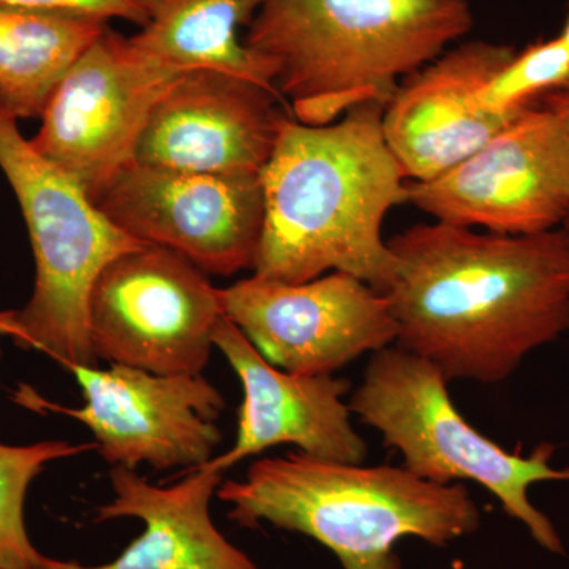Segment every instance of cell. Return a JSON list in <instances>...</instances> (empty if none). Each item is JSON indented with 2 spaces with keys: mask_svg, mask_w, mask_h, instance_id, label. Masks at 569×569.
<instances>
[{
  "mask_svg": "<svg viewBox=\"0 0 569 569\" xmlns=\"http://www.w3.org/2000/svg\"><path fill=\"white\" fill-rule=\"evenodd\" d=\"M473 22L468 0H263L244 44L271 67L296 121L328 126L359 104L387 107Z\"/></svg>",
  "mask_w": 569,
  "mask_h": 569,
  "instance_id": "3957f363",
  "label": "cell"
},
{
  "mask_svg": "<svg viewBox=\"0 0 569 569\" xmlns=\"http://www.w3.org/2000/svg\"><path fill=\"white\" fill-rule=\"evenodd\" d=\"M93 448L96 443L70 441H40L26 447L0 443V569H62L66 560L44 556L29 538L26 496L48 463Z\"/></svg>",
  "mask_w": 569,
  "mask_h": 569,
  "instance_id": "d6986e66",
  "label": "cell"
},
{
  "mask_svg": "<svg viewBox=\"0 0 569 569\" xmlns=\"http://www.w3.org/2000/svg\"><path fill=\"white\" fill-rule=\"evenodd\" d=\"M220 301L269 365L299 376H332L397 340L387 296L346 272L302 283L253 276L220 288Z\"/></svg>",
  "mask_w": 569,
  "mask_h": 569,
  "instance_id": "8fae6325",
  "label": "cell"
},
{
  "mask_svg": "<svg viewBox=\"0 0 569 569\" xmlns=\"http://www.w3.org/2000/svg\"><path fill=\"white\" fill-rule=\"evenodd\" d=\"M0 170L28 224L36 284L28 305L0 312V339L50 356L66 369L97 366L89 337V298L104 266L146 246L108 219L81 186L22 137L0 107Z\"/></svg>",
  "mask_w": 569,
  "mask_h": 569,
  "instance_id": "5b68a950",
  "label": "cell"
},
{
  "mask_svg": "<svg viewBox=\"0 0 569 569\" xmlns=\"http://www.w3.org/2000/svg\"><path fill=\"white\" fill-rule=\"evenodd\" d=\"M7 6L28 7V9L69 11L88 14L100 20H126L144 26L148 21L146 0H0Z\"/></svg>",
  "mask_w": 569,
  "mask_h": 569,
  "instance_id": "44dd1931",
  "label": "cell"
},
{
  "mask_svg": "<svg viewBox=\"0 0 569 569\" xmlns=\"http://www.w3.org/2000/svg\"><path fill=\"white\" fill-rule=\"evenodd\" d=\"M381 103L328 126L284 119L261 182L264 224L253 276L302 283L346 272L385 295L396 257L383 223L408 182L383 133Z\"/></svg>",
  "mask_w": 569,
  "mask_h": 569,
  "instance_id": "7a4b0ae2",
  "label": "cell"
},
{
  "mask_svg": "<svg viewBox=\"0 0 569 569\" xmlns=\"http://www.w3.org/2000/svg\"><path fill=\"white\" fill-rule=\"evenodd\" d=\"M212 342L241 380L244 400L233 447L201 467L223 475L241 460L280 445H295L317 459L365 462V438L356 432L350 407L343 402L350 391L347 380L299 376L269 365L224 316L216 326Z\"/></svg>",
  "mask_w": 569,
  "mask_h": 569,
  "instance_id": "9a60e30c",
  "label": "cell"
},
{
  "mask_svg": "<svg viewBox=\"0 0 569 569\" xmlns=\"http://www.w3.org/2000/svg\"><path fill=\"white\" fill-rule=\"evenodd\" d=\"M108 21L69 11L0 3V107L41 118L52 92Z\"/></svg>",
  "mask_w": 569,
  "mask_h": 569,
  "instance_id": "ac0fdd59",
  "label": "cell"
},
{
  "mask_svg": "<svg viewBox=\"0 0 569 569\" xmlns=\"http://www.w3.org/2000/svg\"><path fill=\"white\" fill-rule=\"evenodd\" d=\"M84 406H50L33 392L21 402L78 419L91 429L100 456L112 467L149 463L157 470H193L212 459L222 441L217 419L224 410L219 389L201 376H159L134 367L69 366Z\"/></svg>",
  "mask_w": 569,
  "mask_h": 569,
  "instance_id": "7c38bea8",
  "label": "cell"
},
{
  "mask_svg": "<svg viewBox=\"0 0 569 569\" xmlns=\"http://www.w3.org/2000/svg\"><path fill=\"white\" fill-rule=\"evenodd\" d=\"M569 82V48L560 36L538 41L516 52L479 92V100L493 111H519L538 97L557 91Z\"/></svg>",
  "mask_w": 569,
  "mask_h": 569,
  "instance_id": "ffe728a7",
  "label": "cell"
},
{
  "mask_svg": "<svg viewBox=\"0 0 569 569\" xmlns=\"http://www.w3.org/2000/svg\"><path fill=\"white\" fill-rule=\"evenodd\" d=\"M0 361H2V348H0Z\"/></svg>",
  "mask_w": 569,
  "mask_h": 569,
  "instance_id": "cb8c5ba5",
  "label": "cell"
},
{
  "mask_svg": "<svg viewBox=\"0 0 569 569\" xmlns=\"http://www.w3.org/2000/svg\"><path fill=\"white\" fill-rule=\"evenodd\" d=\"M408 203L437 222L490 233L556 230L569 216V148L559 118L531 104L451 170L408 182Z\"/></svg>",
  "mask_w": 569,
  "mask_h": 569,
  "instance_id": "30bf717a",
  "label": "cell"
},
{
  "mask_svg": "<svg viewBox=\"0 0 569 569\" xmlns=\"http://www.w3.org/2000/svg\"><path fill=\"white\" fill-rule=\"evenodd\" d=\"M119 230L181 254L208 276L253 269L264 224L261 174H211L134 162L93 201Z\"/></svg>",
  "mask_w": 569,
  "mask_h": 569,
  "instance_id": "9c48e42d",
  "label": "cell"
},
{
  "mask_svg": "<svg viewBox=\"0 0 569 569\" xmlns=\"http://www.w3.org/2000/svg\"><path fill=\"white\" fill-rule=\"evenodd\" d=\"M224 316L220 288L181 254L142 246L104 266L89 298L97 361L159 376H201Z\"/></svg>",
  "mask_w": 569,
  "mask_h": 569,
  "instance_id": "52a82bcc",
  "label": "cell"
},
{
  "mask_svg": "<svg viewBox=\"0 0 569 569\" xmlns=\"http://www.w3.org/2000/svg\"><path fill=\"white\" fill-rule=\"evenodd\" d=\"M217 497L242 527L268 522L316 539L343 569H403L395 552L413 537L445 548L475 533L481 512L466 486L438 485L406 467H362L290 452L254 460Z\"/></svg>",
  "mask_w": 569,
  "mask_h": 569,
  "instance_id": "277c9868",
  "label": "cell"
},
{
  "mask_svg": "<svg viewBox=\"0 0 569 569\" xmlns=\"http://www.w3.org/2000/svg\"><path fill=\"white\" fill-rule=\"evenodd\" d=\"M279 92L197 70L183 73L153 108L137 162L211 174H261L284 114Z\"/></svg>",
  "mask_w": 569,
  "mask_h": 569,
  "instance_id": "5bb4252c",
  "label": "cell"
},
{
  "mask_svg": "<svg viewBox=\"0 0 569 569\" xmlns=\"http://www.w3.org/2000/svg\"><path fill=\"white\" fill-rule=\"evenodd\" d=\"M560 39L567 43V47L569 48V14L567 18V22H565L563 29H561L560 32Z\"/></svg>",
  "mask_w": 569,
  "mask_h": 569,
  "instance_id": "603a6c76",
  "label": "cell"
},
{
  "mask_svg": "<svg viewBox=\"0 0 569 569\" xmlns=\"http://www.w3.org/2000/svg\"><path fill=\"white\" fill-rule=\"evenodd\" d=\"M515 56L509 44L466 41L400 82L385 107L383 133L407 179L429 181L451 170L529 108L500 112L479 100Z\"/></svg>",
  "mask_w": 569,
  "mask_h": 569,
  "instance_id": "4fadbf2b",
  "label": "cell"
},
{
  "mask_svg": "<svg viewBox=\"0 0 569 569\" xmlns=\"http://www.w3.org/2000/svg\"><path fill=\"white\" fill-rule=\"evenodd\" d=\"M181 77L146 59L108 26L59 82L29 141L96 201L137 162L149 116Z\"/></svg>",
  "mask_w": 569,
  "mask_h": 569,
  "instance_id": "ba28073f",
  "label": "cell"
},
{
  "mask_svg": "<svg viewBox=\"0 0 569 569\" xmlns=\"http://www.w3.org/2000/svg\"><path fill=\"white\" fill-rule=\"evenodd\" d=\"M541 103L559 118L569 148V82L563 88L557 89V91L546 93L545 100ZM565 228L569 231V216L567 222H565Z\"/></svg>",
  "mask_w": 569,
  "mask_h": 569,
  "instance_id": "7402d4cb",
  "label": "cell"
},
{
  "mask_svg": "<svg viewBox=\"0 0 569 569\" xmlns=\"http://www.w3.org/2000/svg\"><path fill=\"white\" fill-rule=\"evenodd\" d=\"M183 473L178 485L157 488L132 468L112 467L114 500L96 509V522L133 518L144 530L114 560H66L62 569H261L213 526L209 505L222 473L204 467Z\"/></svg>",
  "mask_w": 569,
  "mask_h": 569,
  "instance_id": "2e32d148",
  "label": "cell"
},
{
  "mask_svg": "<svg viewBox=\"0 0 569 569\" xmlns=\"http://www.w3.org/2000/svg\"><path fill=\"white\" fill-rule=\"evenodd\" d=\"M395 346L448 383H500L569 332V231L498 234L418 223L389 239Z\"/></svg>",
  "mask_w": 569,
  "mask_h": 569,
  "instance_id": "6da1fadb",
  "label": "cell"
},
{
  "mask_svg": "<svg viewBox=\"0 0 569 569\" xmlns=\"http://www.w3.org/2000/svg\"><path fill=\"white\" fill-rule=\"evenodd\" d=\"M448 385L436 366L391 346L370 356L348 407L403 456L411 473L438 485L477 482L542 549L563 553L559 531L529 498L539 482L569 481V468L550 463L556 447L539 445L530 456L507 451L460 415Z\"/></svg>",
  "mask_w": 569,
  "mask_h": 569,
  "instance_id": "8992f818",
  "label": "cell"
},
{
  "mask_svg": "<svg viewBox=\"0 0 569 569\" xmlns=\"http://www.w3.org/2000/svg\"><path fill=\"white\" fill-rule=\"evenodd\" d=\"M263 0H146L148 21L130 37L140 54L176 74L206 70L274 89L271 67L239 39Z\"/></svg>",
  "mask_w": 569,
  "mask_h": 569,
  "instance_id": "e0dca14e",
  "label": "cell"
}]
</instances>
